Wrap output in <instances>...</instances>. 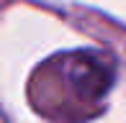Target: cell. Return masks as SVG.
Masks as SVG:
<instances>
[{"label":"cell","mask_w":126,"mask_h":123,"mask_svg":"<svg viewBox=\"0 0 126 123\" xmlns=\"http://www.w3.org/2000/svg\"><path fill=\"white\" fill-rule=\"evenodd\" d=\"M116 64L108 54L95 49L64 51L47 59L31 77V103L51 121L77 123L103 110Z\"/></svg>","instance_id":"cell-1"}]
</instances>
